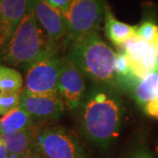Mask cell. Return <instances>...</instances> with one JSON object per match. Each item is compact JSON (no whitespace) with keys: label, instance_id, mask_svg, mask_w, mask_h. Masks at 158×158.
Wrapping results in <instances>:
<instances>
[{"label":"cell","instance_id":"30bf717a","mask_svg":"<svg viewBox=\"0 0 158 158\" xmlns=\"http://www.w3.org/2000/svg\"><path fill=\"white\" fill-rule=\"evenodd\" d=\"M30 5L38 22L53 42L57 44L67 35L65 19L59 10L50 6L47 0H30Z\"/></svg>","mask_w":158,"mask_h":158},{"label":"cell","instance_id":"3957f363","mask_svg":"<svg viewBox=\"0 0 158 158\" xmlns=\"http://www.w3.org/2000/svg\"><path fill=\"white\" fill-rule=\"evenodd\" d=\"M116 53L98 33H91L69 43L68 58L95 85L120 90L115 72Z\"/></svg>","mask_w":158,"mask_h":158},{"label":"cell","instance_id":"4fadbf2b","mask_svg":"<svg viewBox=\"0 0 158 158\" xmlns=\"http://www.w3.org/2000/svg\"><path fill=\"white\" fill-rule=\"evenodd\" d=\"M136 30L137 27L118 21L108 7L105 8V32L113 44L121 47L135 36Z\"/></svg>","mask_w":158,"mask_h":158},{"label":"cell","instance_id":"9a60e30c","mask_svg":"<svg viewBox=\"0 0 158 158\" xmlns=\"http://www.w3.org/2000/svg\"><path fill=\"white\" fill-rule=\"evenodd\" d=\"M130 90L136 103L141 106L158 98V68L138 81Z\"/></svg>","mask_w":158,"mask_h":158},{"label":"cell","instance_id":"5bb4252c","mask_svg":"<svg viewBox=\"0 0 158 158\" xmlns=\"http://www.w3.org/2000/svg\"><path fill=\"white\" fill-rule=\"evenodd\" d=\"M26 110L19 106L0 118V135L25 129L39 124Z\"/></svg>","mask_w":158,"mask_h":158},{"label":"cell","instance_id":"8fae6325","mask_svg":"<svg viewBox=\"0 0 158 158\" xmlns=\"http://www.w3.org/2000/svg\"><path fill=\"white\" fill-rule=\"evenodd\" d=\"M30 7V0H3L0 19V49L9 41Z\"/></svg>","mask_w":158,"mask_h":158},{"label":"cell","instance_id":"7c38bea8","mask_svg":"<svg viewBox=\"0 0 158 158\" xmlns=\"http://www.w3.org/2000/svg\"><path fill=\"white\" fill-rule=\"evenodd\" d=\"M42 125L43 123H39L17 132L1 135L0 139L5 143L10 155L22 156L35 151L36 139Z\"/></svg>","mask_w":158,"mask_h":158},{"label":"cell","instance_id":"277c9868","mask_svg":"<svg viewBox=\"0 0 158 158\" xmlns=\"http://www.w3.org/2000/svg\"><path fill=\"white\" fill-rule=\"evenodd\" d=\"M35 151L44 158H89L78 138L62 127H41Z\"/></svg>","mask_w":158,"mask_h":158},{"label":"cell","instance_id":"6da1fadb","mask_svg":"<svg viewBox=\"0 0 158 158\" xmlns=\"http://www.w3.org/2000/svg\"><path fill=\"white\" fill-rule=\"evenodd\" d=\"M124 118L123 102L117 90L95 85L80 107V127L85 138L106 148L118 136Z\"/></svg>","mask_w":158,"mask_h":158},{"label":"cell","instance_id":"52a82bcc","mask_svg":"<svg viewBox=\"0 0 158 158\" xmlns=\"http://www.w3.org/2000/svg\"><path fill=\"white\" fill-rule=\"evenodd\" d=\"M65 103L60 94H32L21 91L19 106L40 123L57 120L65 111Z\"/></svg>","mask_w":158,"mask_h":158},{"label":"cell","instance_id":"5b68a950","mask_svg":"<svg viewBox=\"0 0 158 158\" xmlns=\"http://www.w3.org/2000/svg\"><path fill=\"white\" fill-rule=\"evenodd\" d=\"M105 6L102 0H72L63 15L67 27V40H75L91 33L100 27Z\"/></svg>","mask_w":158,"mask_h":158},{"label":"cell","instance_id":"e0dca14e","mask_svg":"<svg viewBox=\"0 0 158 158\" xmlns=\"http://www.w3.org/2000/svg\"><path fill=\"white\" fill-rule=\"evenodd\" d=\"M136 35L150 43L158 52V25L150 20H146L137 27Z\"/></svg>","mask_w":158,"mask_h":158},{"label":"cell","instance_id":"7a4b0ae2","mask_svg":"<svg viewBox=\"0 0 158 158\" xmlns=\"http://www.w3.org/2000/svg\"><path fill=\"white\" fill-rule=\"evenodd\" d=\"M56 53L57 44L49 39L30 5L9 41L0 49V59L6 64L26 70L34 62Z\"/></svg>","mask_w":158,"mask_h":158},{"label":"cell","instance_id":"ac0fdd59","mask_svg":"<svg viewBox=\"0 0 158 158\" xmlns=\"http://www.w3.org/2000/svg\"><path fill=\"white\" fill-rule=\"evenodd\" d=\"M21 92L0 91V115L4 116L20 105Z\"/></svg>","mask_w":158,"mask_h":158},{"label":"cell","instance_id":"2e32d148","mask_svg":"<svg viewBox=\"0 0 158 158\" xmlns=\"http://www.w3.org/2000/svg\"><path fill=\"white\" fill-rule=\"evenodd\" d=\"M23 85L22 76L18 70L0 64V91L21 92Z\"/></svg>","mask_w":158,"mask_h":158},{"label":"cell","instance_id":"ba28073f","mask_svg":"<svg viewBox=\"0 0 158 158\" xmlns=\"http://www.w3.org/2000/svg\"><path fill=\"white\" fill-rule=\"evenodd\" d=\"M58 91L66 106L71 110L80 109L87 93L85 76L67 57L58 81Z\"/></svg>","mask_w":158,"mask_h":158},{"label":"cell","instance_id":"7402d4cb","mask_svg":"<svg viewBox=\"0 0 158 158\" xmlns=\"http://www.w3.org/2000/svg\"><path fill=\"white\" fill-rule=\"evenodd\" d=\"M10 154L6 148L5 143L0 139V158H8Z\"/></svg>","mask_w":158,"mask_h":158},{"label":"cell","instance_id":"ffe728a7","mask_svg":"<svg viewBox=\"0 0 158 158\" xmlns=\"http://www.w3.org/2000/svg\"><path fill=\"white\" fill-rule=\"evenodd\" d=\"M143 108L148 115L158 118V98L148 102Z\"/></svg>","mask_w":158,"mask_h":158},{"label":"cell","instance_id":"cb8c5ba5","mask_svg":"<svg viewBox=\"0 0 158 158\" xmlns=\"http://www.w3.org/2000/svg\"><path fill=\"white\" fill-rule=\"evenodd\" d=\"M2 11H3V0H0V19L2 16Z\"/></svg>","mask_w":158,"mask_h":158},{"label":"cell","instance_id":"44dd1931","mask_svg":"<svg viewBox=\"0 0 158 158\" xmlns=\"http://www.w3.org/2000/svg\"><path fill=\"white\" fill-rule=\"evenodd\" d=\"M127 158H153L151 153L145 148H138L128 155Z\"/></svg>","mask_w":158,"mask_h":158},{"label":"cell","instance_id":"d6986e66","mask_svg":"<svg viewBox=\"0 0 158 158\" xmlns=\"http://www.w3.org/2000/svg\"><path fill=\"white\" fill-rule=\"evenodd\" d=\"M47 2L50 6L61 11L62 15H64L70 6L72 0H47Z\"/></svg>","mask_w":158,"mask_h":158},{"label":"cell","instance_id":"9c48e42d","mask_svg":"<svg viewBox=\"0 0 158 158\" xmlns=\"http://www.w3.org/2000/svg\"><path fill=\"white\" fill-rule=\"evenodd\" d=\"M121 47L129 59L132 73L136 79H143L158 68V52L137 35Z\"/></svg>","mask_w":158,"mask_h":158},{"label":"cell","instance_id":"8992f818","mask_svg":"<svg viewBox=\"0 0 158 158\" xmlns=\"http://www.w3.org/2000/svg\"><path fill=\"white\" fill-rule=\"evenodd\" d=\"M64 60L56 53L30 65L25 70L26 83L23 90L32 94H60L58 81Z\"/></svg>","mask_w":158,"mask_h":158},{"label":"cell","instance_id":"603a6c76","mask_svg":"<svg viewBox=\"0 0 158 158\" xmlns=\"http://www.w3.org/2000/svg\"><path fill=\"white\" fill-rule=\"evenodd\" d=\"M20 158H44L40 154L37 152V151H33V152L28 153L25 156H20Z\"/></svg>","mask_w":158,"mask_h":158}]
</instances>
